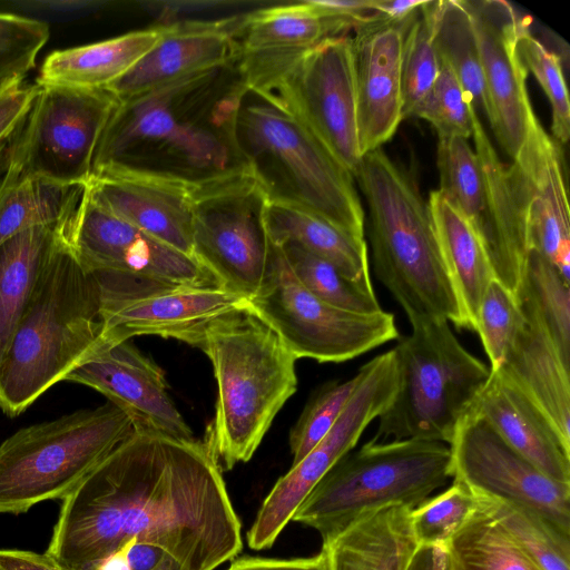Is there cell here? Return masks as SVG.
Here are the masks:
<instances>
[{"label": "cell", "instance_id": "cell-1", "mask_svg": "<svg viewBox=\"0 0 570 570\" xmlns=\"http://www.w3.org/2000/svg\"><path fill=\"white\" fill-rule=\"evenodd\" d=\"M185 570H215L242 551V524L206 445L136 431L62 499L46 552L96 570L130 539Z\"/></svg>", "mask_w": 570, "mask_h": 570}, {"label": "cell", "instance_id": "cell-2", "mask_svg": "<svg viewBox=\"0 0 570 570\" xmlns=\"http://www.w3.org/2000/svg\"><path fill=\"white\" fill-rule=\"evenodd\" d=\"M244 87L237 61L119 101L92 170L118 166L196 185L245 167L234 135Z\"/></svg>", "mask_w": 570, "mask_h": 570}, {"label": "cell", "instance_id": "cell-3", "mask_svg": "<svg viewBox=\"0 0 570 570\" xmlns=\"http://www.w3.org/2000/svg\"><path fill=\"white\" fill-rule=\"evenodd\" d=\"M69 219L0 364V410L10 417L65 381L104 343L98 284L68 240Z\"/></svg>", "mask_w": 570, "mask_h": 570}, {"label": "cell", "instance_id": "cell-4", "mask_svg": "<svg viewBox=\"0 0 570 570\" xmlns=\"http://www.w3.org/2000/svg\"><path fill=\"white\" fill-rule=\"evenodd\" d=\"M354 180L366 202L375 275L407 318H443L472 331L413 177L377 148L362 156Z\"/></svg>", "mask_w": 570, "mask_h": 570}, {"label": "cell", "instance_id": "cell-5", "mask_svg": "<svg viewBox=\"0 0 570 570\" xmlns=\"http://www.w3.org/2000/svg\"><path fill=\"white\" fill-rule=\"evenodd\" d=\"M198 348L212 362L217 384L204 444L222 470H230L250 460L296 392V357L246 308L212 322Z\"/></svg>", "mask_w": 570, "mask_h": 570}, {"label": "cell", "instance_id": "cell-6", "mask_svg": "<svg viewBox=\"0 0 570 570\" xmlns=\"http://www.w3.org/2000/svg\"><path fill=\"white\" fill-rule=\"evenodd\" d=\"M237 150L268 200L312 212L365 239L353 175L294 116L245 85L234 121Z\"/></svg>", "mask_w": 570, "mask_h": 570}, {"label": "cell", "instance_id": "cell-7", "mask_svg": "<svg viewBox=\"0 0 570 570\" xmlns=\"http://www.w3.org/2000/svg\"><path fill=\"white\" fill-rule=\"evenodd\" d=\"M452 478L449 444L370 440L340 459L293 514L323 542L363 514L389 504L414 509Z\"/></svg>", "mask_w": 570, "mask_h": 570}, {"label": "cell", "instance_id": "cell-8", "mask_svg": "<svg viewBox=\"0 0 570 570\" xmlns=\"http://www.w3.org/2000/svg\"><path fill=\"white\" fill-rule=\"evenodd\" d=\"M411 334L393 347L399 389L379 416L376 441L425 440L450 444L490 375L443 318H413Z\"/></svg>", "mask_w": 570, "mask_h": 570}, {"label": "cell", "instance_id": "cell-9", "mask_svg": "<svg viewBox=\"0 0 570 570\" xmlns=\"http://www.w3.org/2000/svg\"><path fill=\"white\" fill-rule=\"evenodd\" d=\"M134 430L110 402L18 430L0 444V513L62 500Z\"/></svg>", "mask_w": 570, "mask_h": 570}, {"label": "cell", "instance_id": "cell-10", "mask_svg": "<svg viewBox=\"0 0 570 570\" xmlns=\"http://www.w3.org/2000/svg\"><path fill=\"white\" fill-rule=\"evenodd\" d=\"M245 85L272 97L353 175L361 161L353 39L292 53L240 57Z\"/></svg>", "mask_w": 570, "mask_h": 570}, {"label": "cell", "instance_id": "cell-11", "mask_svg": "<svg viewBox=\"0 0 570 570\" xmlns=\"http://www.w3.org/2000/svg\"><path fill=\"white\" fill-rule=\"evenodd\" d=\"M245 308L265 323L297 358L343 363L400 337L392 313L357 314L311 293L274 246L264 282Z\"/></svg>", "mask_w": 570, "mask_h": 570}, {"label": "cell", "instance_id": "cell-12", "mask_svg": "<svg viewBox=\"0 0 570 570\" xmlns=\"http://www.w3.org/2000/svg\"><path fill=\"white\" fill-rule=\"evenodd\" d=\"M267 204L246 167L193 187V256L220 287L246 301L261 288L271 261Z\"/></svg>", "mask_w": 570, "mask_h": 570}, {"label": "cell", "instance_id": "cell-13", "mask_svg": "<svg viewBox=\"0 0 570 570\" xmlns=\"http://www.w3.org/2000/svg\"><path fill=\"white\" fill-rule=\"evenodd\" d=\"M119 105L107 88L39 86L10 144L9 164L50 183L85 185L101 135Z\"/></svg>", "mask_w": 570, "mask_h": 570}, {"label": "cell", "instance_id": "cell-14", "mask_svg": "<svg viewBox=\"0 0 570 570\" xmlns=\"http://www.w3.org/2000/svg\"><path fill=\"white\" fill-rule=\"evenodd\" d=\"M357 372L356 389L333 428L277 480L263 501L246 534L250 549L263 550L274 544L313 488L354 449L365 429L393 402L399 389L393 348L371 358Z\"/></svg>", "mask_w": 570, "mask_h": 570}, {"label": "cell", "instance_id": "cell-15", "mask_svg": "<svg viewBox=\"0 0 570 570\" xmlns=\"http://www.w3.org/2000/svg\"><path fill=\"white\" fill-rule=\"evenodd\" d=\"M92 274L104 342L154 335L199 347L212 322L246 306L244 297L218 285L144 284L116 274Z\"/></svg>", "mask_w": 570, "mask_h": 570}, {"label": "cell", "instance_id": "cell-16", "mask_svg": "<svg viewBox=\"0 0 570 570\" xmlns=\"http://www.w3.org/2000/svg\"><path fill=\"white\" fill-rule=\"evenodd\" d=\"M449 448L453 480L479 497L529 509L570 534V484L546 475L481 417L469 411Z\"/></svg>", "mask_w": 570, "mask_h": 570}, {"label": "cell", "instance_id": "cell-17", "mask_svg": "<svg viewBox=\"0 0 570 570\" xmlns=\"http://www.w3.org/2000/svg\"><path fill=\"white\" fill-rule=\"evenodd\" d=\"M67 234L77 258L90 273L116 274L144 284L218 285L194 257L107 212L85 188Z\"/></svg>", "mask_w": 570, "mask_h": 570}, {"label": "cell", "instance_id": "cell-18", "mask_svg": "<svg viewBox=\"0 0 570 570\" xmlns=\"http://www.w3.org/2000/svg\"><path fill=\"white\" fill-rule=\"evenodd\" d=\"M472 21L490 105L488 122L513 159L535 114L531 106L518 38L525 16L503 0H464Z\"/></svg>", "mask_w": 570, "mask_h": 570}, {"label": "cell", "instance_id": "cell-19", "mask_svg": "<svg viewBox=\"0 0 570 570\" xmlns=\"http://www.w3.org/2000/svg\"><path fill=\"white\" fill-rule=\"evenodd\" d=\"M65 381L104 394L130 417L136 431L178 440L194 439L168 393L164 371L129 341L104 342Z\"/></svg>", "mask_w": 570, "mask_h": 570}, {"label": "cell", "instance_id": "cell-20", "mask_svg": "<svg viewBox=\"0 0 570 570\" xmlns=\"http://www.w3.org/2000/svg\"><path fill=\"white\" fill-rule=\"evenodd\" d=\"M193 184L118 166L92 170L85 190L100 207L193 256Z\"/></svg>", "mask_w": 570, "mask_h": 570}, {"label": "cell", "instance_id": "cell-21", "mask_svg": "<svg viewBox=\"0 0 570 570\" xmlns=\"http://www.w3.org/2000/svg\"><path fill=\"white\" fill-rule=\"evenodd\" d=\"M411 19L365 23L352 38L362 156L389 141L403 120L402 52Z\"/></svg>", "mask_w": 570, "mask_h": 570}, {"label": "cell", "instance_id": "cell-22", "mask_svg": "<svg viewBox=\"0 0 570 570\" xmlns=\"http://www.w3.org/2000/svg\"><path fill=\"white\" fill-rule=\"evenodd\" d=\"M487 187V204L476 233L494 278L515 296L530 252L524 187L513 163H502L480 120L472 112V136Z\"/></svg>", "mask_w": 570, "mask_h": 570}, {"label": "cell", "instance_id": "cell-23", "mask_svg": "<svg viewBox=\"0 0 570 570\" xmlns=\"http://www.w3.org/2000/svg\"><path fill=\"white\" fill-rule=\"evenodd\" d=\"M240 16L167 24L159 41L122 77L106 87L119 101L181 77L239 60Z\"/></svg>", "mask_w": 570, "mask_h": 570}, {"label": "cell", "instance_id": "cell-24", "mask_svg": "<svg viewBox=\"0 0 570 570\" xmlns=\"http://www.w3.org/2000/svg\"><path fill=\"white\" fill-rule=\"evenodd\" d=\"M528 209L530 249H534L570 281V210L556 141L535 117L517 156Z\"/></svg>", "mask_w": 570, "mask_h": 570}, {"label": "cell", "instance_id": "cell-25", "mask_svg": "<svg viewBox=\"0 0 570 570\" xmlns=\"http://www.w3.org/2000/svg\"><path fill=\"white\" fill-rule=\"evenodd\" d=\"M470 411L546 475L570 484V444L499 368L490 370L489 379Z\"/></svg>", "mask_w": 570, "mask_h": 570}, {"label": "cell", "instance_id": "cell-26", "mask_svg": "<svg viewBox=\"0 0 570 570\" xmlns=\"http://www.w3.org/2000/svg\"><path fill=\"white\" fill-rule=\"evenodd\" d=\"M520 308L525 323L499 370L543 412L562 440L570 444V366L563 362L532 312L521 305Z\"/></svg>", "mask_w": 570, "mask_h": 570}, {"label": "cell", "instance_id": "cell-27", "mask_svg": "<svg viewBox=\"0 0 570 570\" xmlns=\"http://www.w3.org/2000/svg\"><path fill=\"white\" fill-rule=\"evenodd\" d=\"M411 511L401 503L385 505L323 542L330 570H405L417 547Z\"/></svg>", "mask_w": 570, "mask_h": 570}, {"label": "cell", "instance_id": "cell-28", "mask_svg": "<svg viewBox=\"0 0 570 570\" xmlns=\"http://www.w3.org/2000/svg\"><path fill=\"white\" fill-rule=\"evenodd\" d=\"M167 24L104 41L55 50L43 60L36 83L106 88L131 69L165 35Z\"/></svg>", "mask_w": 570, "mask_h": 570}, {"label": "cell", "instance_id": "cell-29", "mask_svg": "<svg viewBox=\"0 0 570 570\" xmlns=\"http://www.w3.org/2000/svg\"><path fill=\"white\" fill-rule=\"evenodd\" d=\"M352 28L351 22L325 14L307 0L242 14L236 37L240 57L274 56L309 49Z\"/></svg>", "mask_w": 570, "mask_h": 570}, {"label": "cell", "instance_id": "cell-30", "mask_svg": "<svg viewBox=\"0 0 570 570\" xmlns=\"http://www.w3.org/2000/svg\"><path fill=\"white\" fill-rule=\"evenodd\" d=\"M428 204L439 244L472 331L494 274L483 244L471 222L439 190Z\"/></svg>", "mask_w": 570, "mask_h": 570}, {"label": "cell", "instance_id": "cell-31", "mask_svg": "<svg viewBox=\"0 0 570 570\" xmlns=\"http://www.w3.org/2000/svg\"><path fill=\"white\" fill-rule=\"evenodd\" d=\"M265 226L272 245L295 244L352 279L370 278L367 243L306 209L268 200Z\"/></svg>", "mask_w": 570, "mask_h": 570}, {"label": "cell", "instance_id": "cell-32", "mask_svg": "<svg viewBox=\"0 0 570 570\" xmlns=\"http://www.w3.org/2000/svg\"><path fill=\"white\" fill-rule=\"evenodd\" d=\"M71 214L57 224L22 230L0 245V364Z\"/></svg>", "mask_w": 570, "mask_h": 570}, {"label": "cell", "instance_id": "cell-33", "mask_svg": "<svg viewBox=\"0 0 570 570\" xmlns=\"http://www.w3.org/2000/svg\"><path fill=\"white\" fill-rule=\"evenodd\" d=\"M83 188L31 177L8 165L0 180V245L28 228L63 220L78 206Z\"/></svg>", "mask_w": 570, "mask_h": 570}, {"label": "cell", "instance_id": "cell-34", "mask_svg": "<svg viewBox=\"0 0 570 570\" xmlns=\"http://www.w3.org/2000/svg\"><path fill=\"white\" fill-rule=\"evenodd\" d=\"M434 36L440 60L456 76L471 104L489 119L490 105L476 39L464 0H436Z\"/></svg>", "mask_w": 570, "mask_h": 570}, {"label": "cell", "instance_id": "cell-35", "mask_svg": "<svg viewBox=\"0 0 570 570\" xmlns=\"http://www.w3.org/2000/svg\"><path fill=\"white\" fill-rule=\"evenodd\" d=\"M445 546L452 570H541L482 502Z\"/></svg>", "mask_w": 570, "mask_h": 570}, {"label": "cell", "instance_id": "cell-36", "mask_svg": "<svg viewBox=\"0 0 570 570\" xmlns=\"http://www.w3.org/2000/svg\"><path fill=\"white\" fill-rule=\"evenodd\" d=\"M515 298L538 318L570 366V282L541 254L530 249Z\"/></svg>", "mask_w": 570, "mask_h": 570}, {"label": "cell", "instance_id": "cell-37", "mask_svg": "<svg viewBox=\"0 0 570 570\" xmlns=\"http://www.w3.org/2000/svg\"><path fill=\"white\" fill-rule=\"evenodd\" d=\"M281 248L298 281L322 301L357 314L383 311L371 277L352 279L330 262L295 244H286Z\"/></svg>", "mask_w": 570, "mask_h": 570}, {"label": "cell", "instance_id": "cell-38", "mask_svg": "<svg viewBox=\"0 0 570 570\" xmlns=\"http://www.w3.org/2000/svg\"><path fill=\"white\" fill-rule=\"evenodd\" d=\"M481 498L482 504L541 570H570V534L540 514Z\"/></svg>", "mask_w": 570, "mask_h": 570}, {"label": "cell", "instance_id": "cell-39", "mask_svg": "<svg viewBox=\"0 0 570 570\" xmlns=\"http://www.w3.org/2000/svg\"><path fill=\"white\" fill-rule=\"evenodd\" d=\"M439 190L479 227L487 204L484 174L475 150L463 137H438Z\"/></svg>", "mask_w": 570, "mask_h": 570}, {"label": "cell", "instance_id": "cell-40", "mask_svg": "<svg viewBox=\"0 0 570 570\" xmlns=\"http://www.w3.org/2000/svg\"><path fill=\"white\" fill-rule=\"evenodd\" d=\"M434 0H428L411 19L402 52L403 119L413 117L440 72L434 36Z\"/></svg>", "mask_w": 570, "mask_h": 570}, {"label": "cell", "instance_id": "cell-41", "mask_svg": "<svg viewBox=\"0 0 570 570\" xmlns=\"http://www.w3.org/2000/svg\"><path fill=\"white\" fill-rule=\"evenodd\" d=\"M480 503L478 494L461 481L453 480L445 491L412 509L411 527L417 546L446 544Z\"/></svg>", "mask_w": 570, "mask_h": 570}, {"label": "cell", "instance_id": "cell-42", "mask_svg": "<svg viewBox=\"0 0 570 570\" xmlns=\"http://www.w3.org/2000/svg\"><path fill=\"white\" fill-rule=\"evenodd\" d=\"M530 23V17L525 16L519 32L518 51L525 69L533 73L550 102L554 139L564 144L570 136V104L561 61L531 35Z\"/></svg>", "mask_w": 570, "mask_h": 570}, {"label": "cell", "instance_id": "cell-43", "mask_svg": "<svg viewBox=\"0 0 570 570\" xmlns=\"http://www.w3.org/2000/svg\"><path fill=\"white\" fill-rule=\"evenodd\" d=\"M358 381L356 372L346 381H327L313 393L289 432L293 464L301 461L333 428Z\"/></svg>", "mask_w": 570, "mask_h": 570}, {"label": "cell", "instance_id": "cell-44", "mask_svg": "<svg viewBox=\"0 0 570 570\" xmlns=\"http://www.w3.org/2000/svg\"><path fill=\"white\" fill-rule=\"evenodd\" d=\"M524 323L515 296L498 281H492L479 308L474 331L490 361V370L503 364Z\"/></svg>", "mask_w": 570, "mask_h": 570}, {"label": "cell", "instance_id": "cell-45", "mask_svg": "<svg viewBox=\"0 0 570 570\" xmlns=\"http://www.w3.org/2000/svg\"><path fill=\"white\" fill-rule=\"evenodd\" d=\"M473 110L475 109L456 76L441 61L438 78L413 117L429 121L435 128L438 137L469 139L472 136Z\"/></svg>", "mask_w": 570, "mask_h": 570}, {"label": "cell", "instance_id": "cell-46", "mask_svg": "<svg viewBox=\"0 0 570 570\" xmlns=\"http://www.w3.org/2000/svg\"><path fill=\"white\" fill-rule=\"evenodd\" d=\"M49 39L48 26L33 18L0 12V85L31 70Z\"/></svg>", "mask_w": 570, "mask_h": 570}, {"label": "cell", "instance_id": "cell-47", "mask_svg": "<svg viewBox=\"0 0 570 570\" xmlns=\"http://www.w3.org/2000/svg\"><path fill=\"white\" fill-rule=\"evenodd\" d=\"M39 91L37 83H28L24 77L0 85V173L9 164L10 144L26 119Z\"/></svg>", "mask_w": 570, "mask_h": 570}, {"label": "cell", "instance_id": "cell-48", "mask_svg": "<svg viewBox=\"0 0 570 570\" xmlns=\"http://www.w3.org/2000/svg\"><path fill=\"white\" fill-rule=\"evenodd\" d=\"M227 570H330L325 549L316 556L295 559H271L244 556L233 559Z\"/></svg>", "mask_w": 570, "mask_h": 570}, {"label": "cell", "instance_id": "cell-49", "mask_svg": "<svg viewBox=\"0 0 570 570\" xmlns=\"http://www.w3.org/2000/svg\"><path fill=\"white\" fill-rule=\"evenodd\" d=\"M0 570H70L47 552L0 549Z\"/></svg>", "mask_w": 570, "mask_h": 570}, {"label": "cell", "instance_id": "cell-50", "mask_svg": "<svg viewBox=\"0 0 570 570\" xmlns=\"http://www.w3.org/2000/svg\"><path fill=\"white\" fill-rule=\"evenodd\" d=\"M131 570H185L183 566L164 549L136 542L129 552Z\"/></svg>", "mask_w": 570, "mask_h": 570}, {"label": "cell", "instance_id": "cell-51", "mask_svg": "<svg viewBox=\"0 0 570 570\" xmlns=\"http://www.w3.org/2000/svg\"><path fill=\"white\" fill-rule=\"evenodd\" d=\"M405 570H452L446 546H417Z\"/></svg>", "mask_w": 570, "mask_h": 570}, {"label": "cell", "instance_id": "cell-52", "mask_svg": "<svg viewBox=\"0 0 570 570\" xmlns=\"http://www.w3.org/2000/svg\"><path fill=\"white\" fill-rule=\"evenodd\" d=\"M428 0H374V10L390 22L411 19Z\"/></svg>", "mask_w": 570, "mask_h": 570}, {"label": "cell", "instance_id": "cell-53", "mask_svg": "<svg viewBox=\"0 0 570 570\" xmlns=\"http://www.w3.org/2000/svg\"><path fill=\"white\" fill-rule=\"evenodd\" d=\"M23 6L29 7V10L33 11H42V12H51V13H60V14H73L76 12L89 11L90 9L96 8L98 6L97 2L94 1H77V0H47V1H24Z\"/></svg>", "mask_w": 570, "mask_h": 570}, {"label": "cell", "instance_id": "cell-54", "mask_svg": "<svg viewBox=\"0 0 570 570\" xmlns=\"http://www.w3.org/2000/svg\"><path fill=\"white\" fill-rule=\"evenodd\" d=\"M136 539H130L117 548L114 552L104 558L96 570H131L129 552L136 543Z\"/></svg>", "mask_w": 570, "mask_h": 570}]
</instances>
